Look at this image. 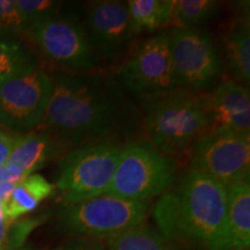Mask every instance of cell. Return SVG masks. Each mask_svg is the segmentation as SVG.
<instances>
[{
	"instance_id": "22",
	"label": "cell",
	"mask_w": 250,
	"mask_h": 250,
	"mask_svg": "<svg viewBox=\"0 0 250 250\" xmlns=\"http://www.w3.org/2000/svg\"><path fill=\"white\" fill-rule=\"evenodd\" d=\"M15 4L22 14L28 26L57 17H73L70 5L51 0H15Z\"/></svg>"
},
{
	"instance_id": "5",
	"label": "cell",
	"mask_w": 250,
	"mask_h": 250,
	"mask_svg": "<svg viewBox=\"0 0 250 250\" xmlns=\"http://www.w3.org/2000/svg\"><path fill=\"white\" fill-rule=\"evenodd\" d=\"M121 147L110 143L83 145L68 152L59 162L55 188L62 204H73L105 195L112 181Z\"/></svg>"
},
{
	"instance_id": "9",
	"label": "cell",
	"mask_w": 250,
	"mask_h": 250,
	"mask_svg": "<svg viewBox=\"0 0 250 250\" xmlns=\"http://www.w3.org/2000/svg\"><path fill=\"white\" fill-rule=\"evenodd\" d=\"M193 169L229 187L249 181L250 136L237 132H210L198 140L192 155Z\"/></svg>"
},
{
	"instance_id": "18",
	"label": "cell",
	"mask_w": 250,
	"mask_h": 250,
	"mask_svg": "<svg viewBox=\"0 0 250 250\" xmlns=\"http://www.w3.org/2000/svg\"><path fill=\"white\" fill-rule=\"evenodd\" d=\"M126 5L131 26L136 34L142 30H155L169 23L174 0H130Z\"/></svg>"
},
{
	"instance_id": "15",
	"label": "cell",
	"mask_w": 250,
	"mask_h": 250,
	"mask_svg": "<svg viewBox=\"0 0 250 250\" xmlns=\"http://www.w3.org/2000/svg\"><path fill=\"white\" fill-rule=\"evenodd\" d=\"M57 140L48 133H31L18 137L7 165L29 176L54 158Z\"/></svg>"
},
{
	"instance_id": "31",
	"label": "cell",
	"mask_w": 250,
	"mask_h": 250,
	"mask_svg": "<svg viewBox=\"0 0 250 250\" xmlns=\"http://www.w3.org/2000/svg\"><path fill=\"white\" fill-rule=\"evenodd\" d=\"M55 250H59V249H55Z\"/></svg>"
},
{
	"instance_id": "12",
	"label": "cell",
	"mask_w": 250,
	"mask_h": 250,
	"mask_svg": "<svg viewBox=\"0 0 250 250\" xmlns=\"http://www.w3.org/2000/svg\"><path fill=\"white\" fill-rule=\"evenodd\" d=\"M86 34L94 52L114 58L129 44L133 35L127 5L124 1H94L86 13Z\"/></svg>"
},
{
	"instance_id": "7",
	"label": "cell",
	"mask_w": 250,
	"mask_h": 250,
	"mask_svg": "<svg viewBox=\"0 0 250 250\" xmlns=\"http://www.w3.org/2000/svg\"><path fill=\"white\" fill-rule=\"evenodd\" d=\"M118 83L144 101H159L179 86L166 33L146 41L136 55L120 68Z\"/></svg>"
},
{
	"instance_id": "6",
	"label": "cell",
	"mask_w": 250,
	"mask_h": 250,
	"mask_svg": "<svg viewBox=\"0 0 250 250\" xmlns=\"http://www.w3.org/2000/svg\"><path fill=\"white\" fill-rule=\"evenodd\" d=\"M149 208V202H132L102 195L64 205L59 212V221L62 228L72 234L104 239L144 224Z\"/></svg>"
},
{
	"instance_id": "24",
	"label": "cell",
	"mask_w": 250,
	"mask_h": 250,
	"mask_svg": "<svg viewBox=\"0 0 250 250\" xmlns=\"http://www.w3.org/2000/svg\"><path fill=\"white\" fill-rule=\"evenodd\" d=\"M28 26L22 14L15 4V0H0V29L21 30Z\"/></svg>"
},
{
	"instance_id": "2",
	"label": "cell",
	"mask_w": 250,
	"mask_h": 250,
	"mask_svg": "<svg viewBox=\"0 0 250 250\" xmlns=\"http://www.w3.org/2000/svg\"><path fill=\"white\" fill-rule=\"evenodd\" d=\"M227 188L190 168L153 210L162 236L201 250H225Z\"/></svg>"
},
{
	"instance_id": "20",
	"label": "cell",
	"mask_w": 250,
	"mask_h": 250,
	"mask_svg": "<svg viewBox=\"0 0 250 250\" xmlns=\"http://www.w3.org/2000/svg\"><path fill=\"white\" fill-rule=\"evenodd\" d=\"M31 56L22 46L0 39V83L36 70Z\"/></svg>"
},
{
	"instance_id": "23",
	"label": "cell",
	"mask_w": 250,
	"mask_h": 250,
	"mask_svg": "<svg viewBox=\"0 0 250 250\" xmlns=\"http://www.w3.org/2000/svg\"><path fill=\"white\" fill-rule=\"evenodd\" d=\"M45 217L27 218L22 220H14L9 225L7 235H6L4 247L5 250H20L23 248L24 242L30 235V233L43 224Z\"/></svg>"
},
{
	"instance_id": "21",
	"label": "cell",
	"mask_w": 250,
	"mask_h": 250,
	"mask_svg": "<svg viewBox=\"0 0 250 250\" xmlns=\"http://www.w3.org/2000/svg\"><path fill=\"white\" fill-rule=\"evenodd\" d=\"M219 6L214 0H174L171 20L176 28H192L211 18Z\"/></svg>"
},
{
	"instance_id": "11",
	"label": "cell",
	"mask_w": 250,
	"mask_h": 250,
	"mask_svg": "<svg viewBox=\"0 0 250 250\" xmlns=\"http://www.w3.org/2000/svg\"><path fill=\"white\" fill-rule=\"evenodd\" d=\"M31 35L44 54L78 73L94 66L95 52L86 30L74 17H57L30 24Z\"/></svg>"
},
{
	"instance_id": "4",
	"label": "cell",
	"mask_w": 250,
	"mask_h": 250,
	"mask_svg": "<svg viewBox=\"0 0 250 250\" xmlns=\"http://www.w3.org/2000/svg\"><path fill=\"white\" fill-rule=\"evenodd\" d=\"M175 165L151 143H132L121 148L112 181L105 195L132 202H149L175 180Z\"/></svg>"
},
{
	"instance_id": "26",
	"label": "cell",
	"mask_w": 250,
	"mask_h": 250,
	"mask_svg": "<svg viewBox=\"0 0 250 250\" xmlns=\"http://www.w3.org/2000/svg\"><path fill=\"white\" fill-rule=\"evenodd\" d=\"M24 175L19 171L15 168L11 167V166L6 165L4 167L0 168V184L1 183H9V184H17L20 181H22Z\"/></svg>"
},
{
	"instance_id": "16",
	"label": "cell",
	"mask_w": 250,
	"mask_h": 250,
	"mask_svg": "<svg viewBox=\"0 0 250 250\" xmlns=\"http://www.w3.org/2000/svg\"><path fill=\"white\" fill-rule=\"evenodd\" d=\"M55 186L40 174H31L15 184L4 204L6 218L18 220L34 211L41 203L54 193Z\"/></svg>"
},
{
	"instance_id": "17",
	"label": "cell",
	"mask_w": 250,
	"mask_h": 250,
	"mask_svg": "<svg viewBox=\"0 0 250 250\" xmlns=\"http://www.w3.org/2000/svg\"><path fill=\"white\" fill-rule=\"evenodd\" d=\"M102 246L107 250H180L159 230L144 224L104 237Z\"/></svg>"
},
{
	"instance_id": "27",
	"label": "cell",
	"mask_w": 250,
	"mask_h": 250,
	"mask_svg": "<svg viewBox=\"0 0 250 250\" xmlns=\"http://www.w3.org/2000/svg\"><path fill=\"white\" fill-rule=\"evenodd\" d=\"M59 250H107L103 247L101 243H98L95 241H77L73 243H70L64 248H61Z\"/></svg>"
},
{
	"instance_id": "14",
	"label": "cell",
	"mask_w": 250,
	"mask_h": 250,
	"mask_svg": "<svg viewBox=\"0 0 250 250\" xmlns=\"http://www.w3.org/2000/svg\"><path fill=\"white\" fill-rule=\"evenodd\" d=\"M227 188L225 250H248L250 247V182Z\"/></svg>"
},
{
	"instance_id": "13",
	"label": "cell",
	"mask_w": 250,
	"mask_h": 250,
	"mask_svg": "<svg viewBox=\"0 0 250 250\" xmlns=\"http://www.w3.org/2000/svg\"><path fill=\"white\" fill-rule=\"evenodd\" d=\"M210 123L206 133L237 132L249 134L250 95L246 87L235 83H220L208 99Z\"/></svg>"
},
{
	"instance_id": "3",
	"label": "cell",
	"mask_w": 250,
	"mask_h": 250,
	"mask_svg": "<svg viewBox=\"0 0 250 250\" xmlns=\"http://www.w3.org/2000/svg\"><path fill=\"white\" fill-rule=\"evenodd\" d=\"M210 123L208 99L187 92H175L154 102L146 118L151 144L164 154L182 151Z\"/></svg>"
},
{
	"instance_id": "19",
	"label": "cell",
	"mask_w": 250,
	"mask_h": 250,
	"mask_svg": "<svg viewBox=\"0 0 250 250\" xmlns=\"http://www.w3.org/2000/svg\"><path fill=\"white\" fill-rule=\"evenodd\" d=\"M225 51L234 76L243 83L250 80V31L249 23L234 26L225 39Z\"/></svg>"
},
{
	"instance_id": "10",
	"label": "cell",
	"mask_w": 250,
	"mask_h": 250,
	"mask_svg": "<svg viewBox=\"0 0 250 250\" xmlns=\"http://www.w3.org/2000/svg\"><path fill=\"white\" fill-rule=\"evenodd\" d=\"M52 79L36 70L0 83V123L15 131H29L44 120Z\"/></svg>"
},
{
	"instance_id": "25",
	"label": "cell",
	"mask_w": 250,
	"mask_h": 250,
	"mask_svg": "<svg viewBox=\"0 0 250 250\" xmlns=\"http://www.w3.org/2000/svg\"><path fill=\"white\" fill-rule=\"evenodd\" d=\"M18 137H13L0 131V168L7 165L11 153L13 151Z\"/></svg>"
},
{
	"instance_id": "8",
	"label": "cell",
	"mask_w": 250,
	"mask_h": 250,
	"mask_svg": "<svg viewBox=\"0 0 250 250\" xmlns=\"http://www.w3.org/2000/svg\"><path fill=\"white\" fill-rule=\"evenodd\" d=\"M166 35L179 86L196 92L214 86L221 61L211 37L195 28H173Z\"/></svg>"
},
{
	"instance_id": "28",
	"label": "cell",
	"mask_w": 250,
	"mask_h": 250,
	"mask_svg": "<svg viewBox=\"0 0 250 250\" xmlns=\"http://www.w3.org/2000/svg\"><path fill=\"white\" fill-rule=\"evenodd\" d=\"M6 215H5V212H4V208H2V205L0 204V225H2L6 221Z\"/></svg>"
},
{
	"instance_id": "1",
	"label": "cell",
	"mask_w": 250,
	"mask_h": 250,
	"mask_svg": "<svg viewBox=\"0 0 250 250\" xmlns=\"http://www.w3.org/2000/svg\"><path fill=\"white\" fill-rule=\"evenodd\" d=\"M129 101L116 83L100 74L67 73L52 80L42 124L62 140L76 144L116 131L129 115Z\"/></svg>"
},
{
	"instance_id": "30",
	"label": "cell",
	"mask_w": 250,
	"mask_h": 250,
	"mask_svg": "<svg viewBox=\"0 0 250 250\" xmlns=\"http://www.w3.org/2000/svg\"><path fill=\"white\" fill-rule=\"evenodd\" d=\"M20 250H28V249H26V248H22V249H20Z\"/></svg>"
},
{
	"instance_id": "29",
	"label": "cell",
	"mask_w": 250,
	"mask_h": 250,
	"mask_svg": "<svg viewBox=\"0 0 250 250\" xmlns=\"http://www.w3.org/2000/svg\"><path fill=\"white\" fill-rule=\"evenodd\" d=\"M0 250H5V248H4V247H1V246H0Z\"/></svg>"
}]
</instances>
